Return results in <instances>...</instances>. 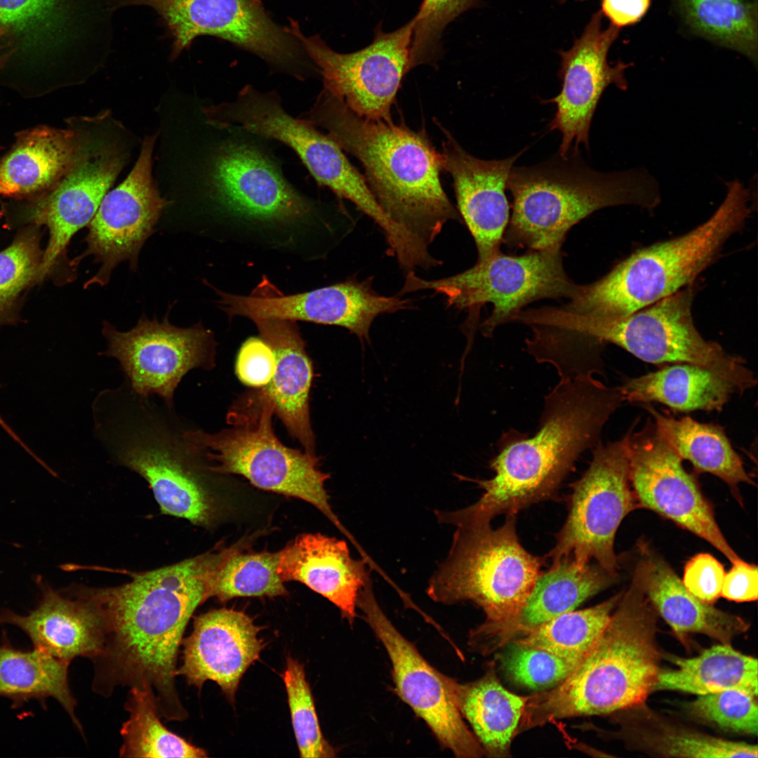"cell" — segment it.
Here are the masks:
<instances>
[{"label":"cell","instance_id":"obj_14","mask_svg":"<svg viewBox=\"0 0 758 758\" xmlns=\"http://www.w3.org/2000/svg\"><path fill=\"white\" fill-rule=\"evenodd\" d=\"M147 6L161 17L177 58L199 36L210 35L251 51L303 78L299 47L287 29L270 18L259 0H114L113 9Z\"/></svg>","mask_w":758,"mask_h":758},{"label":"cell","instance_id":"obj_25","mask_svg":"<svg viewBox=\"0 0 758 758\" xmlns=\"http://www.w3.org/2000/svg\"><path fill=\"white\" fill-rule=\"evenodd\" d=\"M36 584L41 595L35 609L27 615L4 609L0 612V625L16 626L28 636L34 648L69 664L77 657L92 660L100 656L107 625L96 604L80 590L63 594L40 578Z\"/></svg>","mask_w":758,"mask_h":758},{"label":"cell","instance_id":"obj_4","mask_svg":"<svg viewBox=\"0 0 758 758\" xmlns=\"http://www.w3.org/2000/svg\"><path fill=\"white\" fill-rule=\"evenodd\" d=\"M658 614L633 575L592 647L555 687L528 696L517 735L556 719L641 705L660 670Z\"/></svg>","mask_w":758,"mask_h":758},{"label":"cell","instance_id":"obj_29","mask_svg":"<svg viewBox=\"0 0 758 758\" xmlns=\"http://www.w3.org/2000/svg\"><path fill=\"white\" fill-rule=\"evenodd\" d=\"M77 149L72 126H41L21 132L0 158V195L33 199L47 193L69 172Z\"/></svg>","mask_w":758,"mask_h":758},{"label":"cell","instance_id":"obj_15","mask_svg":"<svg viewBox=\"0 0 758 758\" xmlns=\"http://www.w3.org/2000/svg\"><path fill=\"white\" fill-rule=\"evenodd\" d=\"M371 584L370 578L359 591L357 606L389 656L399 696L454 756L483 757L484 750L456 704L451 678L433 667L397 630L378 604Z\"/></svg>","mask_w":758,"mask_h":758},{"label":"cell","instance_id":"obj_17","mask_svg":"<svg viewBox=\"0 0 758 758\" xmlns=\"http://www.w3.org/2000/svg\"><path fill=\"white\" fill-rule=\"evenodd\" d=\"M630 479L638 508L650 510L705 540L731 563L741 559L721 531L712 507L682 460L648 420L626 435Z\"/></svg>","mask_w":758,"mask_h":758},{"label":"cell","instance_id":"obj_18","mask_svg":"<svg viewBox=\"0 0 758 758\" xmlns=\"http://www.w3.org/2000/svg\"><path fill=\"white\" fill-rule=\"evenodd\" d=\"M156 139V135L145 136L133 168L122 182L107 192L88 225L86 248L71 265L76 269L90 255L100 266L84 288L106 285L112 271L123 261H128L131 269L135 270L142 246L171 204L161 197L152 176Z\"/></svg>","mask_w":758,"mask_h":758},{"label":"cell","instance_id":"obj_23","mask_svg":"<svg viewBox=\"0 0 758 758\" xmlns=\"http://www.w3.org/2000/svg\"><path fill=\"white\" fill-rule=\"evenodd\" d=\"M443 170L452 177L460 218L474 239L477 261L500 251L510 219L505 190L510 173L524 151L503 159L484 160L464 149L451 133L437 123Z\"/></svg>","mask_w":758,"mask_h":758},{"label":"cell","instance_id":"obj_26","mask_svg":"<svg viewBox=\"0 0 758 758\" xmlns=\"http://www.w3.org/2000/svg\"><path fill=\"white\" fill-rule=\"evenodd\" d=\"M364 559L350 554L345 541L320 533L302 534L279 551L278 573L326 598L352 624L358 594L370 578Z\"/></svg>","mask_w":758,"mask_h":758},{"label":"cell","instance_id":"obj_33","mask_svg":"<svg viewBox=\"0 0 758 758\" xmlns=\"http://www.w3.org/2000/svg\"><path fill=\"white\" fill-rule=\"evenodd\" d=\"M676 668L660 670L653 691L702 695L738 689L757 696V660L722 644L692 658H672Z\"/></svg>","mask_w":758,"mask_h":758},{"label":"cell","instance_id":"obj_2","mask_svg":"<svg viewBox=\"0 0 758 758\" xmlns=\"http://www.w3.org/2000/svg\"><path fill=\"white\" fill-rule=\"evenodd\" d=\"M624 401L620 387H609L593 375L560 378L544 399L538 432L533 437L514 430L504 433L490 461L494 476L470 479L484 492L455 512L456 522L488 524L500 514H516L550 499L578 457L600 442L604 425Z\"/></svg>","mask_w":758,"mask_h":758},{"label":"cell","instance_id":"obj_11","mask_svg":"<svg viewBox=\"0 0 758 758\" xmlns=\"http://www.w3.org/2000/svg\"><path fill=\"white\" fill-rule=\"evenodd\" d=\"M207 122L218 128L241 126L247 131L279 140L291 148L319 186L353 203L383 232L394 226L379 205L364 176L348 160L328 135L302 119L294 118L281 105L274 91L261 92L245 86L236 100L203 107Z\"/></svg>","mask_w":758,"mask_h":758},{"label":"cell","instance_id":"obj_37","mask_svg":"<svg viewBox=\"0 0 758 758\" xmlns=\"http://www.w3.org/2000/svg\"><path fill=\"white\" fill-rule=\"evenodd\" d=\"M623 592L592 607L561 614L513 641L545 649L578 664L608 625Z\"/></svg>","mask_w":758,"mask_h":758},{"label":"cell","instance_id":"obj_5","mask_svg":"<svg viewBox=\"0 0 758 758\" xmlns=\"http://www.w3.org/2000/svg\"><path fill=\"white\" fill-rule=\"evenodd\" d=\"M507 190L512 215L503 242L528 251L561 250L569 230L598 210L629 205L651 211L661 201L658 181L646 169L599 172L574 149L513 166Z\"/></svg>","mask_w":758,"mask_h":758},{"label":"cell","instance_id":"obj_13","mask_svg":"<svg viewBox=\"0 0 758 758\" xmlns=\"http://www.w3.org/2000/svg\"><path fill=\"white\" fill-rule=\"evenodd\" d=\"M413 18L388 32L379 22L372 42L348 53L335 51L318 35L305 36L293 20L287 29L318 67L324 88L361 117L392 121L390 108L404 77L413 69Z\"/></svg>","mask_w":758,"mask_h":758},{"label":"cell","instance_id":"obj_30","mask_svg":"<svg viewBox=\"0 0 758 758\" xmlns=\"http://www.w3.org/2000/svg\"><path fill=\"white\" fill-rule=\"evenodd\" d=\"M451 686L460 714L470 724L484 755L510 757L528 696L505 688L493 667L479 679L465 684L451 678Z\"/></svg>","mask_w":758,"mask_h":758},{"label":"cell","instance_id":"obj_32","mask_svg":"<svg viewBox=\"0 0 758 758\" xmlns=\"http://www.w3.org/2000/svg\"><path fill=\"white\" fill-rule=\"evenodd\" d=\"M645 408L653 418L659 434L675 453L682 460L689 461L698 472L710 473L724 481L743 505L738 484L754 485V482L722 427L688 416L677 419L651 406Z\"/></svg>","mask_w":758,"mask_h":758},{"label":"cell","instance_id":"obj_3","mask_svg":"<svg viewBox=\"0 0 758 758\" xmlns=\"http://www.w3.org/2000/svg\"><path fill=\"white\" fill-rule=\"evenodd\" d=\"M301 117L361 162L383 210L427 246L461 219L441 182V153L424 130L361 117L325 88Z\"/></svg>","mask_w":758,"mask_h":758},{"label":"cell","instance_id":"obj_19","mask_svg":"<svg viewBox=\"0 0 758 758\" xmlns=\"http://www.w3.org/2000/svg\"><path fill=\"white\" fill-rule=\"evenodd\" d=\"M372 280L350 279L304 293L284 295L265 281L250 295L217 291L220 308L230 317L276 318L345 328L361 343L370 341L375 319L409 308L411 302L375 292Z\"/></svg>","mask_w":758,"mask_h":758},{"label":"cell","instance_id":"obj_7","mask_svg":"<svg viewBox=\"0 0 758 758\" xmlns=\"http://www.w3.org/2000/svg\"><path fill=\"white\" fill-rule=\"evenodd\" d=\"M692 285L628 315L608 318L549 307L545 324L573 347L583 350L615 344L654 364L688 363L704 367L731 383L740 394L757 384L741 357L705 340L693 319Z\"/></svg>","mask_w":758,"mask_h":758},{"label":"cell","instance_id":"obj_16","mask_svg":"<svg viewBox=\"0 0 758 758\" xmlns=\"http://www.w3.org/2000/svg\"><path fill=\"white\" fill-rule=\"evenodd\" d=\"M102 334L107 350L102 355L116 359L128 379L129 386L143 397L157 395L173 407L175 389L190 371L214 366L213 335L201 324L180 328L142 315L128 331H120L107 321Z\"/></svg>","mask_w":758,"mask_h":758},{"label":"cell","instance_id":"obj_8","mask_svg":"<svg viewBox=\"0 0 758 758\" xmlns=\"http://www.w3.org/2000/svg\"><path fill=\"white\" fill-rule=\"evenodd\" d=\"M274 413L272 401L259 388L232 406L228 427L214 433L185 430L183 438L194 456L208 463L209 470L239 474L259 488L305 500L345 533L324 486L329 474L320 470L316 455L279 441L272 427Z\"/></svg>","mask_w":758,"mask_h":758},{"label":"cell","instance_id":"obj_47","mask_svg":"<svg viewBox=\"0 0 758 758\" xmlns=\"http://www.w3.org/2000/svg\"><path fill=\"white\" fill-rule=\"evenodd\" d=\"M275 355L262 338H250L241 345L236 361V373L246 385L262 388L271 381L275 371Z\"/></svg>","mask_w":758,"mask_h":758},{"label":"cell","instance_id":"obj_34","mask_svg":"<svg viewBox=\"0 0 758 758\" xmlns=\"http://www.w3.org/2000/svg\"><path fill=\"white\" fill-rule=\"evenodd\" d=\"M68 667L69 663L43 650L17 649L4 635L0 643V696L11 699L16 706L31 699L53 698L82 733L75 714L77 701L69 685Z\"/></svg>","mask_w":758,"mask_h":758},{"label":"cell","instance_id":"obj_49","mask_svg":"<svg viewBox=\"0 0 758 758\" xmlns=\"http://www.w3.org/2000/svg\"><path fill=\"white\" fill-rule=\"evenodd\" d=\"M650 3L651 0H602L601 12L611 24L620 28L639 22Z\"/></svg>","mask_w":758,"mask_h":758},{"label":"cell","instance_id":"obj_43","mask_svg":"<svg viewBox=\"0 0 758 758\" xmlns=\"http://www.w3.org/2000/svg\"><path fill=\"white\" fill-rule=\"evenodd\" d=\"M480 0H423L413 17L411 44L413 68L436 65L444 54L446 27L464 12L479 6Z\"/></svg>","mask_w":758,"mask_h":758},{"label":"cell","instance_id":"obj_39","mask_svg":"<svg viewBox=\"0 0 758 758\" xmlns=\"http://www.w3.org/2000/svg\"><path fill=\"white\" fill-rule=\"evenodd\" d=\"M630 731L635 747L664 757H757V745L726 740L665 722L654 720L646 726L637 725Z\"/></svg>","mask_w":758,"mask_h":758},{"label":"cell","instance_id":"obj_50","mask_svg":"<svg viewBox=\"0 0 758 758\" xmlns=\"http://www.w3.org/2000/svg\"><path fill=\"white\" fill-rule=\"evenodd\" d=\"M4 34H5L4 31L0 27V36L3 35ZM6 58V55L0 56V69L4 66Z\"/></svg>","mask_w":758,"mask_h":758},{"label":"cell","instance_id":"obj_44","mask_svg":"<svg viewBox=\"0 0 758 758\" xmlns=\"http://www.w3.org/2000/svg\"><path fill=\"white\" fill-rule=\"evenodd\" d=\"M686 708L696 719L724 731L757 734V696L749 692L727 689L698 695Z\"/></svg>","mask_w":758,"mask_h":758},{"label":"cell","instance_id":"obj_51","mask_svg":"<svg viewBox=\"0 0 758 758\" xmlns=\"http://www.w3.org/2000/svg\"><path fill=\"white\" fill-rule=\"evenodd\" d=\"M4 425H5V422L0 417V425L4 426Z\"/></svg>","mask_w":758,"mask_h":758},{"label":"cell","instance_id":"obj_27","mask_svg":"<svg viewBox=\"0 0 758 758\" xmlns=\"http://www.w3.org/2000/svg\"><path fill=\"white\" fill-rule=\"evenodd\" d=\"M639 559L633 574L659 615L674 634L686 643L689 634H702L730 644L745 632L749 624L738 616L705 603L683 585L675 571L646 543L639 544Z\"/></svg>","mask_w":758,"mask_h":758},{"label":"cell","instance_id":"obj_21","mask_svg":"<svg viewBox=\"0 0 758 758\" xmlns=\"http://www.w3.org/2000/svg\"><path fill=\"white\" fill-rule=\"evenodd\" d=\"M211 168L213 196L235 216L288 223L302 220L312 211V204L286 180L273 159L250 143L221 145Z\"/></svg>","mask_w":758,"mask_h":758},{"label":"cell","instance_id":"obj_9","mask_svg":"<svg viewBox=\"0 0 758 758\" xmlns=\"http://www.w3.org/2000/svg\"><path fill=\"white\" fill-rule=\"evenodd\" d=\"M543 558L521 545L516 514H507L500 527L490 524L458 528L449 553L430 580L427 594L453 604L470 601L481 608L488 622L516 615L540 576Z\"/></svg>","mask_w":758,"mask_h":758},{"label":"cell","instance_id":"obj_24","mask_svg":"<svg viewBox=\"0 0 758 758\" xmlns=\"http://www.w3.org/2000/svg\"><path fill=\"white\" fill-rule=\"evenodd\" d=\"M619 577L598 564L580 565L567 559L540 573L526 601L513 617L484 621L471 630L470 647L483 655L502 649L536 627L574 610L584 601L616 583Z\"/></svg>","mask_w":758,"mask_h":758},{"label":"cell","instance_id":"obj_20","mask_svg":"<svg viewBox=\"0 0 758 758\" xmlns=\"http://www.w3.org/2000/svg\"><path fill=\"white\" fill-rule=\"evenodd\" d=\"M602 19L601 11L595 13L573 46L559 53L561 88L544 103L556 105L549 128L561 134V155L579 149L580 144L588 150L592 120L603 93L610 85L627 88L625 70L630 65L621 61L610 65L607 60L620 28L612 24L604 28Z\"/></svg>","mask_w":758,"mask_h":758},{"label":"cell","instance_id":"obj_42","mask_svg":"<svg viewBox=\"0 0 758 758\" xmlns=\"http://www.w3.org/2000/svg\"><path fill=\"white\" fill-rule=\"evenodd\" d=\"M499 661L507 677L528 689L544 691L562 682L577 664L545 649L512 641Z\"/></svg>","mask_w":758,"mask_h":758},{"label":"cell","instance_id":"obj_48","mask_svg":"<svg viewBox=\"0 0 758 758\" xmlns=\"http://www.w3.org/2000/svg\"><path fill=\"white\" fill-rule=\"evenodd\" d=\"M721 597L736 602L754 601L758 598V571L756 565L742 559L732 563L724 575Z\"/></svg>","mask_w":758,"mask_h":758},{"label":"cell","instance_id":"obj_31","mask_svg":"<svg viewBox=\"0 0 758 758\" xmlns=\"http://www.w3.org/2000/svg\"><path fill=\"white\" fill-rule=\"evenodd\" d=\"M620 389L625 401H656L680 412L719 411L736 392L731 383L712 371L688 363L629 378Z\"/></svg>","mask_w":758,"mask_h":758},{"label":"cell","instance_id":"obj_12","mask_svg":"<svg viewBox=\"0 0 758 758\" xmlns=\"http://www.w3.org/2000/svg\"><path fill=\"white\" fill-rule=\"evenodd\" d=\"M592 449L589 467L571 484L566 520L547 557L551 566L567 559L580 565L594 559L608 572L618 574L615 536L623 519L638 509L630 479L626 437L599 442Z\"/></svg>","mask_w":758,"mask_h":758},{"label":"cell","instance_id":"obj_45","mask_svg":"<svg viewBox=\"0 0 758 758\" xmlns=\"http://www.w3.org/2000/svg\"><path fill=\"white\" fill-rule=\"evenodd\" d=\"M64 0H0V27L32 36L51 29L63 13Z\"/></svg>","mask_w":758,"mask_h":758},{"label":"cell","instance_id":"obj_38","mask_svg":"<svg viewBox=\"0 0 758 758\" xmlns=\"http://www.w3.org/2000/svg\"><path fill=\"white\" fill-rule=\"evenodd\" d=\"M241 545L225 557L211 573L207 599L226 602L239 597H274L288 592L278 573L279 552H248Z\"/></svg>","mask_w":758,"mask_h":758},{"label":"cell","instance_id":"obj_52","mask_svg":"<svg viewBox=\"0 0 758 758\" xmlns=\"http://www.w3.org/2000/svg\"><path fill=\"white\" fill-rule=\"evenodd\" d=\"M564 1H566V0H564ZM576 1H585V0H576Z\"/></svg>","mask_w":758,"mask_h":758},{"label":"cell","instance_id":"obj_36","mask_svg":"<svg viewBox=\"0 0 758 758\" xmlns=\"http://www.w3.org/2000/svg\"><path fill=\"white\" fill-rule=\"evenodd\" d=\"M125 710L129 717L121 728L123 743L119 757H207L206 750L171 732L162 724L154 693L149 685L146 684L143 688L131 687Z\"/></svg>","mask_w":758,"mask_h":758},{"label":"cell","instance_id":"obj_28","mask_svg":"<svg viewBox=\"0 0 758 758\" xmlns=\"http://www.w3.org/2000/svg\"><path fill=\"white\" fill-rule=\"evenodd\" d=\"M253 321L276 359L274 374L262 389L290 435L305 451L316 455L309 404L313 369L295 321L276 318Z\"/></svg>","mask_w":758,"mask_h":758},{"label":"cell","instance_id":"obj_35","mask_svg":"<svg viewBox=\"0 0 758 758\" xmlns=\"http://www.w3.org/2000/svg\"><path fill=\"white\" fill-rule=\"evenodd\" d=\"M698 34L757 59V0H673Z\"/></svg>","mask_w":758,"mask_h":758},{"label":"cell","instance_id":"obj_40","mask_svg":"<svg viewBox=\"0 0 758 758\" xmlns=\"http://www.w3.org/2000/svg\"><path fill=\"white\" fill-rule=\"evenodd\" d=\"M43 253L36 225H29L0 251V326L17 319L18 299L36 282Z\"/></svg>","mask_w":758,"mask_h":758},{"label":"cell","instance_id":"obj_46","mask_svg":"<svg viewBox=\"0 0 758 758\" xmlns=\"http://www.w3.org/2000/svg\"><path fill=\"white\" fill-rule=\"evenodd\" d=\"M725 571L712 554L700 553L691 558L684 571L683 585L700 601L713 604L721 597Z\"/></svg>","mask_w":758,"mask_h":758},{"label":"cell","instance_id":"obj_10","mask_svg":"<svg viewBox=\"0 0 758 758\" xmlns=\"http://www.w3.org/2000/svg\"><path fill=\"white\" fill-rule=\"evenodd\" d=\"M567 276L562 251H528L511 255L500 251L477 262L460 273L437 279H425L413 271L407 272L400 295L429 290L446 298L448 306L469 312L465 334L468 341L465 352L472 343L480 308L493 305L491 315L481 325L486 337L510 321L512 317L528 304L540 299H571L578 291Z\"/></svg>","mask_w":758,"mask_h":758},{"label":"cell","instance_id":"obj_1","mask_svg":"<svg viewBox=\"0 0 758 758\" xmlns=\"http://www.w3.org/2000/svg\"><path fill=\"white\" fill-rule=\"evenodd\" d=\"M223 557L222 551L206 553L135 574L118 587L80 590L99 607L107 625L103 650L92 660L93 691L108 697L119 686L149 684L161 718H187L175 684L178 652L190 618L207 599L208 578Z\"/></svg>","mask_w":758,"mask_h":758},{"label":"cell","instance_id":"obj_22","mask_svg":"<svg viewBox=\"0 0 758 758\" xmlns=\"http://www.w3.org/2000/svg\"><path fill=\"white\" fill-rule=\"evenodd\" d=\"M260 630L250 616L232 609L198 616L191 634L183 639L176 675L199 689L206 681H215L233 703L244 674L265 646L258 637Z\"/></svg>","mask_w":758,"mask_h":758},{"label":"cell","instance_id":"obj_6","mask_svg":"<svg viewBox=\"0 0 758 758\" xmlns=\"http://www.w3.org/2000/svg\"><path fill=\"white\" fill-rule=\"evenodd\" d=\"M750 197L740 181L729 182L722 203L705 222L638 250L599 280L580 285L561 307L593 317H622L692 285L744 226L752 211Z\"/></svg>","mask_w":758,"mask_h":758},{"label":"cell","instance_id":"obj_41","mask_svg":"<svg viewBox=\"0 0 758 758\" xmlns=\"http://www.w3.org/2000/svg\"><path fill=\"white\" fill-rule=\"evenodd\" d=\"M281 677L286 690L300 756L305 758L336 757V750L328 743L321 732L304 665L296 659L288 656L286 669Z\"/></svg>","mask_w":758,"mask_h":758}]
</instances>
